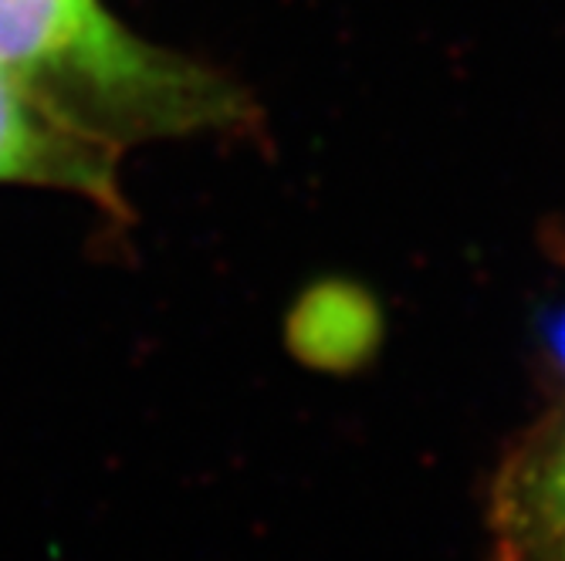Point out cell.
I'll list each match as a JSON object with an SVG mask.
<instances>
[{"label":"cell","mask_w":565,"mask_h":561,"mask_svg":"<svg viewBox=\"0 0 565 561\" xmlns=\"http://www.w3.org/2000/svg\"><path fill=\"white\" fill-rule=\"evenodd\" d=\"M0 68L122 152L250 136L262 119L241 82L142 37L106 0H0Z\"/></svg>","instance_id":"cell-1"},{"label":"cell","mask_w":565,"mask_h":561,"mask_svg":"<svg viewBox=\"0 0 565 561\" xmlns=\"http://www.w3.org/2000/svg\"><path fill=\"white\" fill-rule=\"evenodd\" d=\"M122 160V149L98 139L0 68V186L72 193L113 220H129Z\"/></svg>","instance_id":"cell-2"},{"label":"cell","mask_w":565,"mask_h":561,"mask_svg":"<svg viewBox=\"0 0 565 561\" xmlns=\"http://www.w3.org/2000/svg\"><path fill=\"white\" fill-rule=\"evenodd\" d=\"M488 561H565V399L519 436L498 467Z\"/></svg>","instance_id":"cell-3"}]
</instances>
